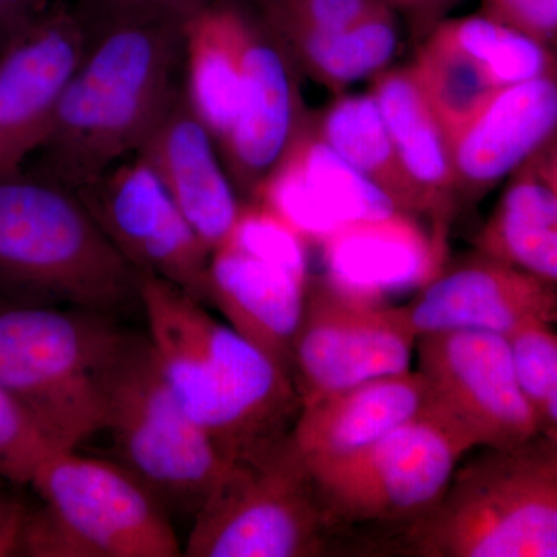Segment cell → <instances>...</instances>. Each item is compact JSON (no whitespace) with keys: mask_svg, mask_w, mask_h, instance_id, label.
<instances>
[{"mask_svg":"<svg viewBox=\"0 0 557 557\" xmlns=\"http://www.w3.org/2000/svg\"><path fill=\"white\" fill-rule=\"evenodd\" d=\"M149 341L182 408L226 461L284 437L302 408L287 370L185 289L139 276Z\"/></svg>","mask_w":557,"mask_h":557,"instance_id":"obj_1","label":"cell"},{"mask_svg":"<svg viewBox=\"0 0 557 557\" xmlns=\"http://www.w3.org/2000/svg\"><path fill=\"white\" fill-rule=\"evenodd\" d=\"M185 27L123 22L91 35L32 174L76 193L135 156L182 87Z\"/></svg>","mask_w":557,"mask_h":557,"instance_id":"obj_2","label":"cell"},{"mask_svg":"<svg viewBox=\"0 0 557 557\" xmlns=\"http://www.w3.org/2000/svg\"><path fill=\"white\" fill-rule=\"evenodd\" d=\"M139 276L75 190L32 172L0 177V293L110 314L139 302Z\"/></svg>","mask_w":557,"mask_h":557,"instance_id":"obj_3","label":"cell"},{"mask_svg":"<svg viewBox=\"0 0 557 557\" xmlns=\"http://www.w3.org/2000/svg\"><path fill=\"white\" fill-rule=\"evenodd\" d=\"M127 336L98 311L0 304V386L57 449H76L104 429L106 383Z\"/></svg>","mask_w":557,"mask_h":557,"instance_id":"obj_4","label":"cell"},{"mask_svg":"<svg viewBox=\"0 0 557 557\" xmlns=\"http://www.w3.org/2000/svg\"><path fill=\"white\" fill-rule=\"evenodd\" d=\"M408 539L428 557H557V440L486 449L457 469Z\"/></svg>","mask_w":557,"mask_h":557,"instance_id":"obj_5","label":"cell"},{"mask_svg":"<svg viewBox=\"0 0 557 557\" xmlns=\"http://www.w3.org/2000/svg\"><path fill=\"white\" fill-rule=\"evenodd\" d=\"M30 485L42 505L28 511L21 556H183L168 509L115 461L57 450Z\"/></svg>","mask_w":557,"mask_h":557,"instance_id":"obj_6","label":"cell"},{"mask_svg":"<svg viewBox=\"0 0 557 557\" xmlns=\"http://www.w3.org/2000/svg\"><path fill=\"white\" fill-rule=\"evenodd\" d=\"M102 431L116 463L170 515L196 518L228 465L175 398L149 338L134 333L110 368Z\"/></svg>","mask_w":557,"mask_h":557,"instance_id":"obj_7","label":"cell"},{"mask_svg":"<svg viewBox=\"0 0 557 557\" xmlns=\"http://www.w3.org/2000/svg\"><path fill=\"white\" fill-rule=\"evenodd\" d=\"M332 523L289 431L228 461L194 518L183 555L321 556Z\"/></svg>","mask_w":557,"mask_h":557,"instance_id":"obj_8","label":"cell"},{"mask_svg":"<svg viewBox=\"0 0 557 557\" xmlns=\"http://www.w3.org/2000/svg\"><path fill=\"white\" fill-rule=\"evenodd\" d=\"M307 244L265 203L245 200L230 236L209 258V306L289 375L310 281Z\"/></svg>","mask_w":557,"mask_h":557,"instance_id":"obj_9","label":"cell"},{"mask_svg":"<svg viewBox=\"0 0 557 557\" xmlns=\"http://www.w3.org/2000/svg\"><path fill=\"white\" fill-rule=\"evenodd\" d=\"M472 449L431 406L368 448L309 472L333 522L410 525L437 504Z\"/></svg>","mask_w":557,"mask_h":557,"instance_id":"obj_10","label":"cell"},{"mask_svg":"<svg viewBox=\"0 0 557 557\" xmlns=\"http://www.w3.org/2000/svg\"><path fill=\"white\" fill-rule=\"evenodd\" d=\"M418 336L403 306L354 298L324 277L307 285L292 375L300 403L408 372Z\"/></svg>","mask_w":557,"mask_h":557,"instance_id":"obj_11","label":"cell"},{"mask_svg":"<svg viewBox=\"0 0 557 557\" xmlns=\"http://www.w3.org/2000/svg\"><path fill=\"white\" fill-rule=\"evenodd\" d=\"M431 406L472 448L511 449L539 435L511 344L496 333L450 330L417 341Z\"/></svg>","mask_w":557,"mask_h":557,"instance_id":"obj_12","label":"cell"},{"mask_svg":"<svg viewBox=\"0 0 557 557\" xmlns=\"http://www.w3.org/2000/svg\"><path fill=\"white\" fill-rule=\"evenodd\" d=\"M76 194L139 274L170 281L209 306L211 251L141 157L120 161Z\"/></svg>","mask_w":557,"mask_h":557,"instance_id":"obj_13","label":"cell"},{"mask_svg":"<svg viewBox=\"0 0 557 557\" xmlns=\"http://www.w3.org/2000/svg\"><path fill=\"white\" fill-rule=\"evenodd\" d=\"M89 40L75 9L50 3L0 49V177L24 171L49 137Z\"/></svg>","mask_w":557,"mask_h":557,"instance_id":"obj_14","label":"cell"},{"mask_svg":"<svg viewBox=\"0 0 557 557\" xmlns=\"http://www.w3.org/2000/svg\"><path fill=\"white\" fill-rule=\"evenodd\" d=\"M298 70L288 50L251 5L239 112L219 145L237 193L248 200L255 199L309 124Z\"/></svg>","mask_w":557,"mask_h":557,"instance_id":"obj_15","label":"cell"},{"mask_svg":"<svg viewBox=\"0 0 557 557\" xmlns=\"http://www.w3.org/2000/svg\"><path fill=\"white\" fill-rule=\"evenodd\" d=\"M418 338L450 330L515 335L534 324H556L557 282L480 252L443 270L403 306Z\"/></svg>","mask_w":557,"mask_h":557,"instance_id":"obj_16","label":"cell"},{"mask_svg":"<svg viewBox=\"0 0 557 557\" xmlns=\"http://www.w3.org/2000/svg\"><path fill=\"white\" fill-rule=\"evenodd\" d=\"M255 200L287 220L304 239L317 244L351 223L399 211L387 194L314 134L311 120Z\"/></svg>","mask_w":557,"mask_h":557,"instance_id":"obj_17","label":"cell"},{"mask_svg":"<svg viewBox=\"0 0 557 557\" xmlns=\"http://www.w3.org/2000/svg\"><path fill=\"white\" fill-rule=\"evenodd\" d=\"M135 156L159 175L209 251L226 240L245 200L226 171L218 141L190 108L183 83Z\"/></svg>","mask_w":557,"mask_h":557,"instance_id":"obj_18","label":"cell"},{"mask_svg":"<svg viewBox=\"0 0 557 557\" xmlns=\"http://www.w3.org/2000/svg\"><path fill=\"white\" fill-rule=\"evenodd\" d=\"M325 281L354 298L387 304L421 289L445 270V239L428 234L408 212L362 220L322 242Z\"/></svg>","mask_w":557,"mask_h":557,"instance_id":"obj_19","label":"cell"},{"mask_svg":"<svg viewBox=\"0 0 557 557\" xmlns=\"http://www.w3.org/2000/svg\"><path fill=\"white\" fill-rule=\"evenodd\" d=\"M557 134V72L502 87L450 143L457 194L479 199Z\"/></svg>","mask_w":557,"mask_h":557,"instance_id":"obj_20","label":"cell"},{"mask_svg":"<svg viewBox=\"0 0 557 557\" xmlns=\"http://www.w3.org/2000/svg\"><path fill=\"white\" fill-rule=\"evenodd\" d=\"M431 409L420 370L358 384L300 408L292 438L309 471L335 463Z\"/></svg>","mask_w":557,"mask_h":557,"instance_id":"obj_21","label":"cell"},{"mask_svg":"<svg viewBox=\"0 0 557 557\" xmlns=\"http://www.w3.org/2000/svg\"><path fill=\"white\" fill-rule=\"evenodd\" d=\"M249 16L248 0H212L186 22L183 89L218 146L239 112Z\"/></svg>","mask_w":557,"mask_h":557,"instance_id":"obj_22","label":"cell"},{"mask_svg":"<svg viewBox=\"0 0 557 557\" xmlns=\"http://www.w3.org/2000/svg\"><path fill=\"white\" fill-rule=\"evenodd\" d=\"M372 94L386 121L403 170L416 188L423 215L443 226L458 197L453 150L410 67L375 76Z\"/></svg>","mask_w":557,"mask_h":557,"instance_id":"obj_23","label":"cell"},{"mask_svg":"<svg viewBox=\"0 0 557 557\" xmlns=\"http://www.w3.org/2000/svg\"><path fill=\"white\" fill-rule=\"evenodd\" d=\"M475 244L483 255L557 282V196L530 163L516 171Z\"/></svg>","mask_w":557,"mask_h":557,"instance_id":"obj_24","label":"cell"},{"mask_svg":"<svg viewBox=\"0 0 557 557\" xmlns=\"http://www.w3.org/2000/svg\"><path fill=\"white\" fill-rule=\"evenodd\" d=\"M311 127L341 159L387 194L399 211L423 215L372 91L333 101L318 120H311Z\"/></svg>","mask_w":557,"mask_h":557,"instance_id":"obj_25","label":"cell"},{"mask_svg":"<svg viewBox=\"0 0 557 557\" xmlns=\"http://www.w3.org/2000/svg\"><path fill=\"white\" fill-rule=\"evenodd\" d=\"M300 72L330 89H343L380 75L398 49L395 10L380 11L357 25L332 33H311L281 40Z\"/></svg>","mask_w":557,"mask_h":557,"instance_id":"obj_26","label":"cell"},{"mask_svg":"<svg viewBox=\"0 0 557 557\" xmlns=\"http://www.w3.org/2000/svg\"><path fill=\"white\" fill-rule=\"evenodd\" d=\"M409 65L449 143L485 108L498 87L463 51L435 32L423 38Z\"/></svg>","mask_w":557,"mask_h":557,"instance_id":"obj_27","label":"cell"},{"mask_svg":"<svg viewBox=\"0 0 557 557\" xmlns=\"http://www.w3.org/2000/svg\"><path fill=\"white\" fill-rule=\"evenodd\" d=\"M431 32L463 51L498 89L557 72L556 53L483 13L443 20Z\"/></svg>","mask_w":557,"mask_h":557,"instance_id":"obj_28","label":"cell"},{"mask_svg":"<svg viewBox=\"0 0 557 557\" xmlns=\"http://www.w3.org/2000/svg\"><path fill=\"white\" fill-rule=\"evenodd\" d=\"M57 450L32 413L0 386V479L30 485L40 465Z\"/></svg>","mask_w":557,"mask_h":557,"instance_id":"obj_29","label":"cell"},{"mask_svg":"<svg viewBox=\"0 0 557 557\" xmlns=\"http://www.w3.org/2000/svg\"><path fill=\"white\" fill-rule=\"evenodd\" d=\"M520 386L531 408L557 388V332L534 324L509 336Z\"/></svg>","mask_w":557,"mask_h":557,"instance_id":"obj_30","label":"cell"},{"mask_svg":"<svg viewBox=\"0 0 557 557\" xmlns=\"http://www.w3.org/2000/svg\"><path fill=\"white\" fill-rule=\"evenodd\" d=\"M211 2L212 0H79L75 11L90 38L95 33L123 22H188Z\"/></svg>","mask_w":557,"mask_h":557,"instance_id":"obj_31","label":"cell"},{"mask_svg":"<svg viewBox=\"0 0 557 557\" xmlns=\"http://www.w3.org/2000/svg\"><path fill=\"white\" fill-rule=\"evenodd\" d=\"M482 13L557 54V0H482Z\"/></svg>","mask_w":557,"mask_h":557,"instance_id":"obj_32","label":"cell"},{"mask_svg":"<svg viewBox=\"0 0 557 557\" xmlns=\"http://www.w3.org/2000/svg\"><path fill=\"white\" fill-rule=\"evenodd\" d=\"M28 511L20 497L0 490V557L21 556Z\"/></svg>","mask_w":557,"mask_h":557,"instance_id":"obj_33","label":"cell"},{"mask_svg":"<svg viewBox=\"0 0 557 557\" xmlns=\"http://www.w3.org/2000/svg\"><path fill=\"white\" fill-rule=\"evenodd\" d=\"M49 5V0H0V49Z\"/></svg>","mask_w":557,"mask_h":557,"instance_id":"obj_34","label":"cell"},{"mask_svg":"<svg viewBox=\"0 0 557 557\" xmlns=\"http://www.w3.org/2000/svg\"><path fill=\"white\" fill-rule=\"evenodd\" d=\"M458 2H461V0H410L406 13L409 14L413 33L423 39L438 22L446 20V14Z\"/></svg>","mask_w":557,"mask_h":557,"instance_id":"obj_35","label":"cell"},{"mask_svg":"<svg viewBox=\"0 0 557 557\" xmlns=\"http://www.w3.org/2000/svg\"><path fill=\"white\" fill-rule=\"evenodd\" d=\"M528 163L557 196V134Z\"/></svg>","mask_w":557,"mask_h":557,"instance_id":"obj_36","label":"cell"},{"mask_svg":"<svg viewBox=\"0 0 557 557\" xmlns=\"http://www.w3.org/2000/svg\"><path fill=\"white\" fill-rule=\"evenodd\" d=\"M534 417L539 429V435L557 440V388L539 399L533 406Z\"/></svg>","mask_w":557,"mask_h":557,"instance_id":"obj_37","label":"cell"},{"mask_svg":"<svg viewBox=\"0 0 557 557\" xmlns=\"http://www.w3.org/2000/svg\"><path fill=\"white\" fill-rule=\"evenodd\" d=\"M381 2L386 3V5L391 7V9H394L395 11H406L410 5V0H381Z\"/></svg>","mask_w":557,"mask_h":557,"instance_id":"obj_38","label":"cell"}]
</instances>
